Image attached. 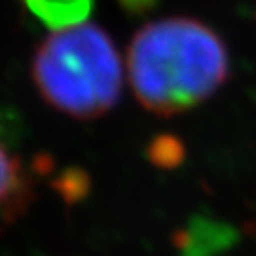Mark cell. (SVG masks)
<instances>
[{"mask_svg":"<svg viewBox=\"0 0 256 256\" xmlns=\"http://www.w3.org/2000/svg\"><path fill=\"white\" fill-rule=\"evenodd\" d=\"M128 76L142 108L156 116H176L207 101L226 84L228 48L200 19H156L131 38Z\"/></svg>","mask_w":256,"mask_h":256,"instance_id":"6da1fadb","label":"cell"},{"mask_svg":"<svg viewBox=\"0 0 256 256\" xmlns=\"http://www.w3.org/2000/svg\"><path fill=\"white\" fill-rule=\"evenodd\" d=\"M32 80L44 101L74 120H97L114 108L124 88L118 48L99 25L55 30L36 48Z\"/></svg>","mask_w":256,"mask_h":256,"instance_id":"7a4b0ae2","label":"cell"},{"mask_svg":"<svg viewBox=\"0 0 256 256\" xmlns=\"http://www.w3.org/2000/svg\"><path fill=\"white\" fill-rule=\"evenodd\" d=\"M32 202V180L23 162L0 144V222L12 224Z\"/></svg>","mask_w":256,"mask_h":256,"instance_id":"3957f363","label":"cell"},{"mask_svg":"<svg viewBox=\"0 0 256 256\" xmlns=\"http://www.w3.org/2000/svg\"><path fill=\"white\" fill-rule=\"evenodd\" d=\"M27 10L52 30L84 25L93 10V0H23Z\"/></svg>","mask_w":256,"mask_h":256,"instance_id":"277c9868","label":"cell"}]
</instances>
